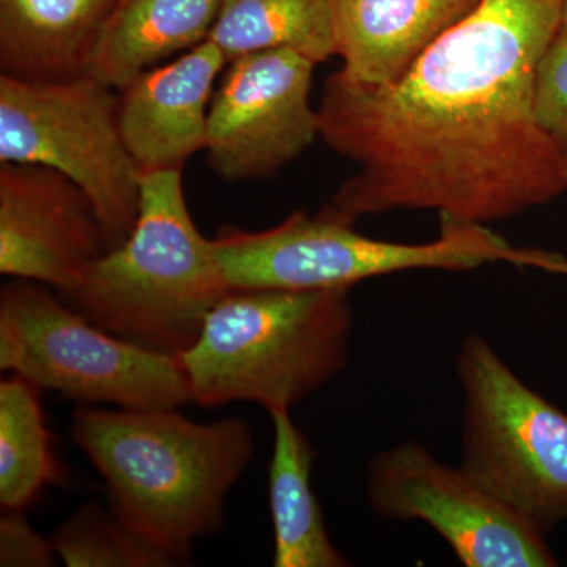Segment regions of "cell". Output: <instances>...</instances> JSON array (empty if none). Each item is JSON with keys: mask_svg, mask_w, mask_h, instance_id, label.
<instances>
[{"mask_svg": "<svg viewBox=\"0 0 567 567\" xmlns=\"http://www.w3.org/2000/svg\"><path fill=\"white\" fill-rule=\"evenodd\" d=\"M480 0H334V55L347 76L388 85Z\"/></svg>", "mask_w": 567, "mask_h": 567, "instance_id": "4fadbf2b", "label": "cell"}, {"mask_svg": "<svg viewBox=\"0 0 567 567\" xmlns=\"http://www.w3.org/2000/svg\"><path fill=\"white\" fill-rule=\"evenodd\" d=\"M229 292L213 238L193 221L182 171H162L142 175L141 210L130 237L61 297L107 333L181 354Z\"/></svg>", "mask_w": 567, "mask_h": 567, "instance_id": "3957f363", "label": "cell"}, {"mask_svg": "<svg viewBox=\"0 0 567 567\" xmlns=\"http://www.w3.org/2000/svg\"><path fill=\"white\" fill-rule=\"evenodd\" d=\"M365 495L385 520H421L434 528L466 567L558 565L546 535L420 443L377 454L368 465Z\"/></svg>", "mask_w": 567, "mask_h": 567, "instance_id": "9c48e42d", "label": "cell"}, {"mask_svg": "<svg viewBox=\"0 0 567 567\" xmlns=\"http://www.w3.org/2000/svg\"><path fill=\"white\" fill-rule=\"evenodd\" d=\"M221 0H117L89 74L122 92L156 63L210 37Z\"/></svg>", "mask_w": 567, "mask_h": 567, "instance_id": "9a60e30c", "label": "cell"}, {"mask_svg": "<svg viewBox=\"0 0 567 567\" xmlns=\"http://www.w3.org/2000/svg\"><path fill=\"white\" fill-rule=\"evenodd\" d=\"M51 537L41 536L24 509H2L0 517V566L52 567L58 561Z\"/></svg>", "mask_w": 567, "mask_h": 567, "instance_id": "44dd1931", "label": "cell"}, {"mask_svg": "<svg viewBox=\"0 0 567 567\" xmlns=\"http://www.w3.org/2000/svg\"><path fill=\"white\" fill-rule=\"evenodd\" d=\"M208 40L227 63L270 50L324 62L334 55V0H221Z\"/></svg>", "mask_w": 567, "mask_h": 567, "instance_id": "e0dca14e", "label": "cell"}, {"mask_svg": "<svg viewBox=\"0 0 567 567\" xmlns=\"http://www.w3.org/2000/svg\"><path fill=\"white\" fill-rule=\"evenodd\" d=\"M41 390L11 374L0 382V505L25 509L61 481L44 421Z\"/></svg>", "mask_w": 567, "mask_h": 567, "instance_id": "ac0fdd59", "label": "cell"}, {"mask_svg": "<svg viewBox=\"0 0 567 567\" xmlns=\"http://www.w3.org/2000/svg\"><path fill=\"white\" fill-rule=\"evenodd\" d=\"M535 117L567 164V37H557L537 65Z\"/></svg>", "mask_w": 567, "mask_h": 567, "instance_id": "ffe728a7", "label": "cell"}, {"mask_svg": "<svg viewBox=\"0 0 567 567\" xmlns=\"http://www.w3.org/2000/svg\"><path fill=\"white\" fill-rule=\"evenodd\" d=\"M66 567H173L171 555L134 533L100 503L74 511L51 536Z\"/></svg>", "mask_w": 567, "mask_h": 567, "instance_id": "d6986e66", "label": "cell"}, {"mask_svg": "<svg viewBox=\"0 0 567 567\" xmlns=\"http://www.w3.org/2000/svg\"><path fill=\"white\" fill-rule=\"evenodd\" d=\"M226 65L223 51L207 40L118 92L123 141L142 175L183 171L205 151L213 87Z\"/></svg>", "mask_w": 567, "mask_h": 567, "instance_id": "7c38bea8", "label": "cell"}, {"mask_svg": "<svg viewBox=\"0 0 567 567\" xmlns=\"http://www.w3.org/2000/svg\"><path fill=\"white\" fill-rule=\"evenodd\" d=\"M71 436L103 477L112 514L178 566L224 527L226 496L254 456L246 421L197 423L178 409L81 406Z\"/></svg>", "mask_w": 567, "mask_h": 567, "instance_id": "7a4b0ae2", "label": "cell"}, {"mask_svg": "<svg viewBox=\"0 0 567 567\" xmlns=\"http://www.w3.org/2000/svg\"><path fill=\"white\" fill-rule=\"evenodd\" d=\"M324 205L316 215L295 212L270 229L224 226L213 238L230 290L352 289L377 276L410 270L468 271L486 264L529 265L567 274V260L518 249L487 226L440 218L429 244L375 240Z\"/></svg>", "mask_w": 567, "mask_h": 567, "instance_id": "5b68a950", "label": "cell"}, {"mask_svg": "<svg viewBox=\"0 0 567 567\" xmlns=\"http://www.w3.org/2000/svg\"><path fill=\"white\" fill-rule=\"evenodd\" d=\"M107 251L99 212L76 183L43 164L0 163V274L63 297Z\"/></svg>", "mask_w": 567, "mask_h": 567, "instance_id": "8fae6325", "label": "cell"}, {"mask_svg": "<svg viewBox=\"0 0 567 567\" xmlns=\"http://www.w3.org/2000/svg\"><path fill=\"white\" fill-rule=\"evenodd\" d=\"M350 289L230 290L178 354L192 402L290 409L349 363Z\"/></svg>", "mask_w": 567, "mask_h": 567, "instance_id": "277c9868", "label": "cell"}, {"mask_svg": "<svg viewBox=\"0 0 567 567\" xmlns=\"http://www.w3.org/2000/svg\"><path fill=\"white\" fill-rule=\"evenodd\" d=\"M227 65L208 111L207 162L227 182L271 177L320 137L311 104L317 63L297 51L270 50Z\"/></svg>", "mask_w": 567, "mask_h": 567, "instance_id": "30bf717a", "label": "cell"}, {"mask_svg": "<svg viewBox=\"0 0 567 567\" xmlns=\"http://www.w3.org/2000/svg\"><path fill=\"white\" fill-rule=\"evenodd\" d=\"M117 0H0V71L29 82L89 74Z\"/></svg>", "mask_w": 567, "mask_h": 567, "instance_id": "5bb4252c", "label": "cell"}, {"mask_svg": "<svg viewBox=\"0 0 567 567\" xmlns=\"http://www.w3.org/2000/svg\"><path fill=\"white\" fill-rule=\"evenodd\" d=\"M461 468L543 535L567 518V415L522 382L483 336L457 357Z\"/></svg>", "mask_w": 567, "mask_h": 567, "instance_id": "52a82bcc", "label": "cell"}, {"mask_svg": "<svg viewBox=\"0 0 567 567\" xmlns=\"http://www.w3.org/2000/svg\"><path fill=\"white\" fill-rule=\"evenodd\" d=\"M563 0H480L388 85L330 74L320 137L358 166L327 205L349 221L434 210L487 224L567 192V164L535 117L537 65Z\"/></svg>", "mask_w": 567, "mask_h": 567, "instance_id": "6da1fadb", "label": "cell"}, {"mask_svg": "<svg viewBox=\"0 0 567 567\" xmlns=\"http://www.w3.org/2000/svg\"><path fill=\"white\" fill-rule=\"evenodd\" d=\"M121 96L91 74L29 82L0 74V163L43 164L91 197L110 249L132 234L142 173L118 123Z\"/></svg>", "mask_w": 567, "mask_h": 567, "instance_id": "ba28073f", "label": "cell"}, {"mask_svg": "<svg viewBox=\"0 0 567 567\" xmlns=\"http://www.w3.org/2000/svg\"><path fill=\"white\" fill-rule=\"evenodd\" d=\"M0 369L80 404L181 409L192 402L181 357L102 330L44 284L0 290Z\"/></svg>", "mask_w": 567, "mask_h": 567, "instance_id": "8992f818", "label": "cell"}, {"mask_svg": "<svg viewBox=\"0 0 567 567\" xmlns=\"http://www.w3.org/2000/svg\"><path fill=\"white\" fill-rule=\"evenodd\" d=\"M557 37H567V0H563L561 3V20H559Z\"/></svg>", "mask_w": 567, "mask_h": 567, "instance_id": "7402d4cb", "label": "cell"}, {"mask_svg": "<svg viewBox=\"0 0 567 567\" xmlns=\"http://www.w3.org/2000/svg\"><path fill=\"white\" fill-rule=\"evenodd\" d=\"M290 409L270 410L274 454L268 468V498L275 533V567L352 565L331 543L323 511L312 491L315 447L293 423Z\"/></svg>", "mask_w": 567, "mask_h": 567, "instance_id": "2e32d148", "label": "cell"}]
</instances>
